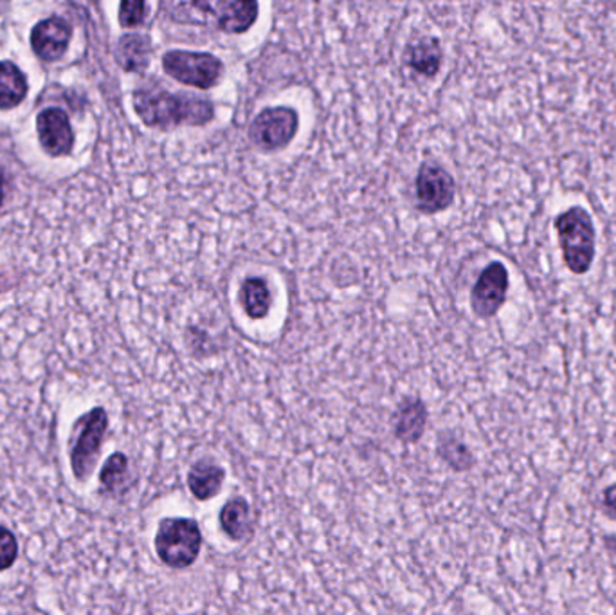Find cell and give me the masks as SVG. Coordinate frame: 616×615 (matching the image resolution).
Wrapping results in <instances>:
<instances>
[{"label":"cell","instance_id":"6da1fadb","mask_svg":"<svg viewBox=\"0 0 616 615\" xmlns=\"http://www.w3.org/2000/svg\"><path fill=\"white\" fill-rule=\"evenodd\" d=\"M133 108L141 121L153 129H174L181 125L202 127L214 118V105L206 97L170 93L161 88L136 91Z\"/></svg>","mask_w":616,"mask_h":615},{"label":"cell","instance_id":"7a4b0ae2","mask_svg":"<svg viewBox=\"0 0 616 615\" xmlns=\"http://www.w3.org/2000/svg\"><path fill=\"white\" fill-rule=\"evenodd\" d=\"M562 260L573 275H586L596 255V231L590 211L571 206L554 221Z\"/></svg>","mask_w":616,"mask_h":615},{"label":"cell","instance_id":"3957f363","mask_svg":"<svg viewBox=\"0 0 616 615\" xmlns=\"http://www.w3.org/2000/svg\"><path fill=\"white\" fill-rule=\"evenodd\" d=\"M202 534L189 519H166L159 525L155 549L159 558L172 569H188L199 558Z\"/></svg>","mask_w":616,"mask_h":615},{"label":"cell","instance_id":"277c9868","mask_svg":"<svg viewBox=\"0 0 616 615\" xmlns=\"http://www.w3.org/2000/svg\"><path fill=\"white\" fill-rule=\"evenodd\" d=\"M164 71L184 85L211 89L220 82L224 66L208 53L168 51L163 57Z\"/></svg>","mask_w":616,"mask_h":615},{"label":"cell","instance_id":"5b68a950","mask_svg":"<svg viewBox=\"0 0 616 615\" xmlns=\"http://www.w3.org/2000/svg\"><path fill=\"white\" fill-rule=\"evenodd\" d=\"M108 417L103 408H94L77 422V437L72 444L71 466L78 480L91 477L103 437L107 433Z\"/></svg>","mask_w":616,"mask_h":615},{"label":"cell","instance_id":"8992f818","mask_svg":"<svg viewBox=\"0 0 616 615\" xmlns=\"http://www.w3.org/2000/svg\"><path fill=\"white\" fill-rule=\"evenodd\" d=\"M300 118L291 107L264 108L251 124L249 138L265 152L286 149L298 132Z\"/></svg>","mask_w":616,"mask_h":615},{"label":"cell","instance_id":"52a82bcc","mask_svg":"<svg viewBox=\"0 0 616 615\" xmlns=\"http://www.w3.org/2000/svg\"><path fill=\"white\" fill-rule=\"evenodd\" d=\"M509 269L503 262H490L484 271L479 272L478 280L470 292V308L478 318H492L503 308L509 294Z\"/></svg>","mask_w":616,"mask_h":615},{"label":"cell","instance_id":"ba28073f","mask_svg":"<svg viewBox=\"0 0 616 615\" xmlns=\"http://www.w3.org/2000/svg\"><path fill=\"white\" fill-rule=\"evenodd\" d=\"M454 179L437 163H423L417 175V208L426 216L448 210L454 200Z\"/></svg>","mask_w":616,"mask_h":615},{"label":"cell","instance_id":"9c48e42d","mask_svg":"<svg viewBox=\"0 0 616 615\" xmlns=\"http://www.w3.org/2000/svg\"><path fill=\"white\" fill-rule=\"evenodd\" d=\"M189 8L211 16L220 32L245 33L258 19V4L253 0H219V2H188Z\"/></svg>","mask_w":616,"mask_h":615},{"label":"cell","instance_id":"30bf717a","mask_svg":"<svg viewBox=\"0 0 616 615\" xmlns=\"http://www.w3.org/2000/svg\"><path fill=\"white\" fill-rule=\"evenodd\" d=\"M36 130H38L42 149L46 150L47 154L58 158V155L71 152L74 136H72L69 118L61 108L42 111L36 119Z\"/></svg>","mask_w":616,"mask_h":615},{"label":"cell","instance_id":"8fae6325","mask_svg":"<svg viewBox=\"0 0 616 615\" xmlns=\"http://www.w3.org/2000/svg\"><path fill=\"white\" fill-rule=\"evenodd\" d=\"M71 40V27L60 16H51L38 22L31 33V46L46 62H55L63 57Z\"/></svg>","mask_w":616,"mask_h":615},{"label":"cell","instance_id":"7c38bea8","mask_svg":"<svg viewBox=\"0 0 616 615\" xmlns=\"http://www.w3.org/2000/svg\"><path fill=\"white\" fill-rule=\"evenodd\" d=\"M404 58L412 71L433 78L442 66V47L437 38H422L406 47Z\"/></svg>","mask_w":616,"mask_h":615},{"label":"cell","instance_id":"4fadbf2b","mask_svg":"<svg viewBox=\"0 0 616 615\" xmlns=\"http://www.w3.org/2000/svg\"><path fill=\"white\" fill-rule=\"evenodd\" d=\"M224 477V469L213 464V462H197L188 475L189 491L194 492V497L200 500V502L211 500L222 489Z\"/></svg>","mask_w":616,"mask_h":615},{"label":"cell","instance_id":"5bb4252c","mask_svg":"<svg viewBox=\"0 0 616 615\" xmlns=\"http://www.w3.org/2000/svg\"><path fill=\"white\" fill-rule=\"evenodd\" d=\"M116 58L125 71L143 72L150 62V40L138 33L121 36L116 49Z\"/></svg>","mask_w":616,"mask_h":615},{"label":"cell","instance_id":"9a60e30c","mask_svg":"<svg viewBox=\"0 0 616 615\" xmlns=\"http://www.w3.org/2000/svg\"><path fill=\"white\" fill-rule=\"evenodd\" d=\"M27 80L13 62H0V108H13L24 102Z\"/></svg>","mask_w":616,"mask_h":615},{"label":"cell","instance_id":"2e32d148","mask_svg":"<svg viewBox=\"0 0 616 615\" xmlns=\"http://www.w3.org/2000/svg\"><path fill=\"white\" fill-rule=\"evenodd\" d=\"M240 303L251 320H264L272 303L269 286L261 278H247L240 289Z\"/></svg>","mask_w":616,"mask_h":615},{"label":"cell","instance_id":"e0dca14e","mask_svg":"<svg viewBox=\"0 0 616 615\" xmlns=\"http://www.w3.org/2000/svg\"><path fill=\"white\" fill-rule=\"evenodd\" d=\"M220 525L231 539L244 542L251 533L249 506L244 498H233L220 511Z\"/></svg>","mask_w":616,"mask_h":615},{"label":"cell","instance_id":"ac0fdd59","mask_svg":"<svg viewBox=\"0 0 616 615\" xmlns=\"http://www.w3.org/2000/svg\"><path fill=\"white\" fill-rule=\"evenodd\" d=\"M423 425H426V408L418 399L404 401L397 414V431L398 439L403 441H418L422 436Z\"/></svg>","mask_w":616,"mask_h":615},{"label":"cell","instance_id":"d6986e66","mask_svg":"<svg viewBox=\"0 0 616 615\" xmlns=\"http://www.w3.org/2000/svg\"><path fill=\"white\" fill-rule=\"evenodd\" d=\"M128 461L123 453H114L102 469V484L107 491H118L127 477Z\"/></svg>","mask_w":616,"mask_h":615},{"label":"cell","instance_id":"ffe728a7","mask_svg":"<svg viewBox=\"0 0 616 615\" xmlns=\"http://www.w3.org/2000/svg\"><path fill=\"white\" fill-rule=\"evenodd\" d=\"M147 4L141 0H125L119 5V22L123 27H136L143 24Z\"/></svg>","mask_w":616,"mask_h":615},{"label":"cell","instance_id":"44dd1931","mask_svg":"<svg viewBox=\"0 0 616 615\" xmlns=\"http://www.w3.org/2000/svg\"><path fill=\"white\" fill-rule=\"evenodd\" d=\"M16 554H19V544L15 536L8 529L0 527V572L13 567Z\"/></svg>","mask_w":616,"mask_h":615},{"label":"cell","instance_id":"7402d4cb","mask_svg":"<svg viewBox=\"0 0 616 615\" xmlns=\"http://www.w3.org/2000/svg\"><path fill=\"white\" fill-rule=\"evenodd\" d=\"M604 503H606L607 513L616 520V484L607 487L606 492H604Z\"/></svg>","mask_w":616,"mask_h":615},{"label":"cell","instance_id":"603a6c76","mask_svg":"<svg viewBox=\"0 0 616 615\" xmlns=\"http://www.w3.org/2000/svg\"><path fill=\"white\" fill-rule=\"evenodd\" d=\"M2 200H4V186L0 183V206H2Z\"/></svg>","mask_w":616,"mask_h":615}]
</instances>
